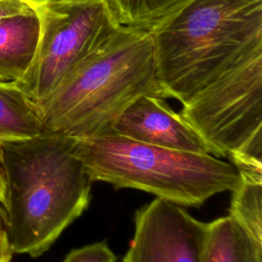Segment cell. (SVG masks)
Segmentation results:
<instances>
[{"instance_id": "1", "label": "cell", "mask_w": 262, "mask_h": 262, "mask_svg": "<svg viewBox=\"0 0 262 262\" xmlns=\"http://www.w3.org/2000/svg\"><path fill=\"white\" fill-rule=\"evenodd\" d=\"M75 144V137L46 131L2 143V208L13 253L43 255L88 208L92 181Z\"/></svg>"}, {"instance_id": "2", "label": "cell", "mask_w": 262, "mask_h": 262, "mask_svg": "<svg viewBox=\"0 0 262 262\" xmlns=\"http://www.w3.org/2000/svg\"><path fill=\"white\" fill-rule=\"evenodd\" d=\"M148 31L161 95L184 103L262 51V0H188Z\"/></svg>"}, {"instance_id": "3", "label": "cell", "mask_w": 262, "mask_h": 262, "mask_svg": "<svg viewBox=\"0 0 262 262\" xmlns=\"http://www.w3.org/2000/svg\"><path fill=\"white\" fill-rule=\"evenodd\" d=\"M146 94L163 98L150 33L120 26L35 104L46 132L85 138L113 133L120 115Z\"/></svg>"}, {"instance_id": "4", "label": "cell", "mask_w": 262, "mask_h": 262, "mask_svg": "<svg viewBox=\"0 0 262 262\" xmlns=\"http://www.w3.org/2000/svg\"><path fill=\"white\" fill-rule=\"evenodd\" d=\"M75 154L92 182L139 189L183 207H201L242 181L232 163L213 155L160 147L116 133L76 138Z\"/></svg>"}, {"instance_id": "5", "label": "cell", "mask_w": 262, "mask_h": 262, "mask_svg": "<svg viewBox=\"0 0 262 262\" xmlns=\"http://www.w3.org/2000/svg\"><path fill=\"white\" fill-rule=\"evenodd\" d=\"M35 9L40 20L38 46L27 73L14 83L37 102L47 97L120 25L103 0H72Z\"/></svg>"}, {"instance_id": "6", "label": "cell", "mask_w": 262, "mask_h": 262, "mask_svg": "<svg viewBox=\"0 0 262 262\" xmlns=\"http://www.w3.org/2000/svg\"><path fill=\"white\" fill-rule=\"evenodd\" d=\"M182 118L228 157L262 130V51L227 70L182 103Z\"/></svg>"}, {"instance_id": "7", "label": "cell", "mask_w": 262, "mask_h": 262, "mask_svg": "<svg viewBox=\"0 0 262 262\" xmlns=\"http://www.w3.org/2000/svg\"><path fill=\"white\" fill-rule=\"evenodd\" d=\"M208 229L182 206L156 198L136 210L123 262H203Z\"/></svg>"}, {"instance_id": "8", "label": "cell", "mask_w": 262, "mask_h": 262, "mask_svg": "<svg viewBox=\"0 0 262 262\" xmlns=\"http://www.w3.org/2000/svg\"><path fill=\"white\" fill-rule=\"evenodd\" d=\"M113 133L175 150L214 155L212 147L163 98L142 95L117 119Z\"/></svg>"}, {"instance_id": "9", "label": "cell", "mask_w": 262, "mask_h": 262, "mask_svg": "<svg viewBox=\"0 0 262 262\" xmlns=\"http://www.w3.org/2000/svg\"><path fill=\"white\" fill-rule=\"evenodd\" d=\"M40 20L35 8L0 23V81L17 82L36 53Z\"/></svg>"}, {"instance_id": "10", "label": "cell", "mask_w": 262, "mask_h": 262, "mask_svg": "<svg viewBox=\"0 0 262 262\" xmlns=\"http://www.w3.org/2000/svg\"><path fill=\"white\" fill-rule=\"evenodd\" d=\"M45 132L35 102L14 82L0 81V204L4 201L1 146L4 141L29 138Z\"/></svg>"}, {"instance_id": "11", "label": "cell", "mask_w": 262, "mask_h": 262, "mask_svg": "<svg viewBox=\"0 0 262 262\" xmlns=\"http://www.w3.org/2000/svg\"><path fill=\"white\" fill-rule=\"evenodd\" d=\"M203 262H262V244L231 216H223L209 222Z\"/></svg>"}, {"instance_id": "12", "label": "cell", "mask_w": 262, "mask_h": 262, "mask_svg": "<svg viewBox=\"0 0 262 262\" xmlns=\"http://www.w3.org/2000/svg\"><path fill=\"white\" fill-rule=\"evenodd\" d=\"M241 183L231 191L229 216L262 244V175L241 173Z\"/></svg>"}, {"instance_id": "13", "label": "cell", "mask_w": 262, "mask_h": 262, "mask_svg": "<svg viewBox=\"0 0 262 262\" xmlns=\"http://www.w3.org/2000/svg\"><path fill=\"white\" fill-rule=\"evenodd\" d=\"M188 0H103L120 26L150 29Z\"/></svg>"}, {"instance_id": "14", "label": "cell", "mask_w": 262, "mask_h": 262, "mask_svg": "<svg viewBox=\"0 0 262 262\" xmlns=\"http://www.w3.org/2000/svg\"><path fill=\"white\" fill-rule=\"evenodd\" d=\"M228 157L239 173L262 175V130L256 132Z\"/></svg>"}, {"instance_id": "15", "label": "cell", "mask_w": 262, "mask_h": 262, "mask_svg": "<svg viewBox=\"0 0 262 262\" xmlns=\"http://www.w3.org/2000/svg\"><path fill=\"white\" fill-rule=\"evenodd\" d=\"M116 255L105 242H96L72 250L63 262H116Z\"/></svg>"}, {"instance_id": "16", "label": "cell", "mask_w": 262, "mask_h": 262, "mask_svg": "<svg viewBox=\"0 0 262 262\" xmlns=\"http://www.w3.org/2000/svg\"><path fill=\"white\" fill-rule=\"evenodd\" d=\"M31 8L34 7L25 0H0V23Z\"/></svg>"}, {"instance_id": "17", "label": "cell", "mask_w": 262, "mask_h": 262, "mask_svg": "<svg viewBox=\"0 0 262 262\" xmlns=\"http://www.w3.org/2000/svg\"><path fill=\"white\" fill-rule=\"evenodd\" d=\"M13 254L6 230L4 211L0 204V262H11Z\"/></svg>"}, {"instance_id": "18", "label": "cell", "mask_w": 262, "mask_h": 262, "mask_svg": "<svg viewBox=\"0 0 262 262\" xmlns=\"http://www.w3.org/2000/svg\"><path fill=\"white\" fill-rule=\"evenodd\" d=\"M27 3H29L34 8L40 7L42 5L51 4V3H57V2H66V1H72V0H25Z\"/></svg>"}]
</instances>
